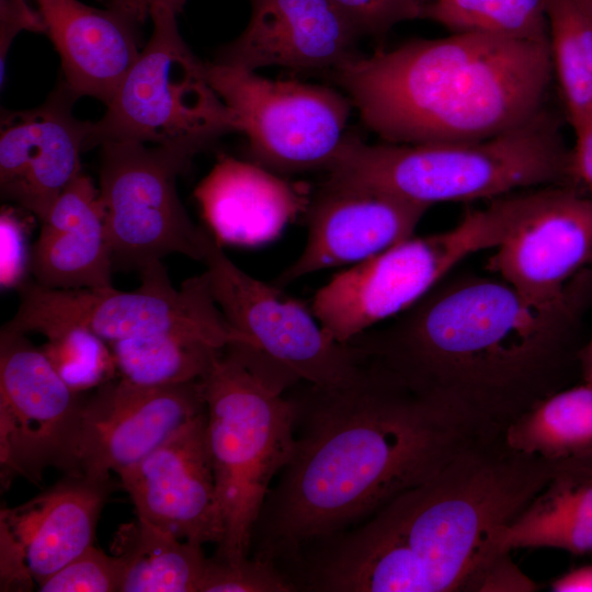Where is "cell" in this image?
Returning <instances> with one entry per match:
<instances>
[{"mask_svg":"<svg viewBox=\"0 0 592 592\" xmlns=\"http://www.w3.org/2000/svg\"><path fill=\"white\" fill-rule=\"evenodd\" d=\"M503 440L524 454L592 464V383L538 400L505 426Z\"/></svg>","mask_w":592,"mask_h":592,"instance_id":"d4e9b609","label":"cell"},{"mask_svg":"<svg viewBox=\"0 0 592 592\" xmlns=\"http://www.w3.org/2000/svg\"><path fill=\"white\" fill-rule=\"evenodd\" d=\"M41 348L59 376L83 392L112 380L117 372L110 344L82 327H69L46 337Z\"/></svg>","mask_w":592,"mask_h":592,"instance_id":"f546056e","label":"cell"},{"mask_svg":"<svg viewBox=\"0 0 592 592\" xmlns=\"http://www.w3.org/2000/svg\"><path fill=\"white\" fill-rule=\"evenodd\" d=\"M117 547L125 562L122 592H198L208 559L202 545L137 519L119 533Z\"/></svg>","mask_w":592,"mask_h":592,"instance_id":"484cf974","label":"cell"},{"mask_svg":"<svg viewBox=\"0 0 592 592\" xmlns=\"http://www.w3.org/2000/svg\"><path fill=\"white\" fill-rule=\"evenodd\" d=\"M574 135L576 145L572 149L576 177L592 198V125L574 132Z\"/></svg>","mask_w":592,"mask_h":592,"instance_id":"74e56055","label":"cell"},{"mask_svg":"<svg viewBox=\"0 0 592 592\" xmlns=\"http://www.w3.org/2000/svg\"><path fill=\"white\" fill-rule=\"evenodd\" d=\"M41 224L29 264L37 284L55 289L113 287L105 212L90 177L78 174Z\"/></svg>","mask_w":592,"mask_h":592,"instance_id":"603a6c76","label":"cell"},{"mask_svg":"<svg viewBox=\"0 0 592 592\" xmlns=\"http://www.w3.org/2000/svg\"><path fill=\"white\" fill-rule=\"evenodd\" d=\"M566 117L549 105L528 123L460 143L367 144L349 134L328 179L355 183L430 207L547 185H574Z\"/></svg>","mask_w":592,"mask_h":592,"instance_id":"5b68a950","label":"cell"},{"mask_svg":"<svg viewBox=\"0 0 592 592\" xmlns=\"http://www.w3.org/2000/svg\"><path fill=\"white\" fill-rule=\"evenodd\" d=\"M383 141H475L520 127L550 104L549 39L481 33L417 38L332 71Z\"/></svg>","mask_w":592,"mask_h":592,"instance_id":"3957f363","label":"cell"},{"mask_svg":"<svg viewBox=\"0 0 592 592\" xmlns=\"http://www.w3.org/2000/svg\"><path fill=\"white\" fill-rule=\"evenodd\" d=\"M489 269L530 301L566 305L568 280L592 258V198L574 185L530 189L527 207Z\"/></svg>","mask_w":592,"mask_h":592,"instance_id":"9a60e30c","label":"cell"},{"mask_svg":"<svg viewBox=\"0 0 592 592\" xmlns=\"http://www.w3.org/2000/svg\"><path fill=\"white\" fill-rule=\"evenodd\" d=\"M177 12L157 7L152 33L86 148L106 141L151 143L193 157L218 137L238 132L234 113L209 86L202 62L180 35Z\"/></svg>","mask_w":592,"mask_h":592,"instance_id":"9c48e42d","label":"cell"},{"mask_svg":"<svg viewBox=\"0 0 592 592\" xmlns=\"http://www.w3.org/2000/svg\"><path fill=\"white\" fill-rule=\"evenodd\" d=\"M562 306H540L503 280L448 287L388 329L351 339L365 360L411 386L505 426L549 388Z\"/></svg>","mask_w":592,"mask_h":592,"instance_id":"277c9868","label":"cell"},{"mask_svg":"<svg viewBox=\"0 0 592 592\" xmlns=\"http://www.w3.org/2000/svg\"><path fill=\"white\" fill-rule=\"evenodd\" d=\"M1 266L0 282L3 288L19 287L29 271L31 248L27 247L23 223L10 208L0 216Z\"/></svg>","mask_w":592,"mask_h":592,"instance_id":"836d02e7","label":"cell"},{"mask_svg":"<svg viewBox=\"0 0 592 592\" xmlns=\"http://www.w3.org/2000/svg\"><path fill=\"white\" fill-rule=\"evenodd\" d=\"M520 548L592 553V464L562 467L502 528L498 553Z\"/></svg>","mask_w":592,"mask_h":592,"instance_id":"cb8c5ba5","label":"cell"},{"mask_svg":"<svg viewBox=\"0 0 592 592\" xmlns=\"http://www.w3.org/2000/svg\"><path fill=\"white\" fill-rule=\"evenodd\" d=\"M119 376L144 386H169L201 380L224 352L190 333L159 332L110 344Z\"/></svg>","mask_w":592,"mask_h":592,"instance_id":"4316f807","label":"cell"},{"mask_svg":"<svg viewBox=\"0 0 592 592\" xmlns=\"http://www.w3.org/2000/svg\"><path fill=\"white\" fill-rule=\"evenodd\" d=\"M206 412L201 380L144 386L119 376L86 399L73 475L109 481Z\"/></svg>","mask_w":592,"mask_h":592,"instance_id":"5bb4252c","label":"cell"},{"mask_svg":"<svg viewBox=\"0 0 592 592\" xmlns=\"http://www.w3.org/2000/svg\"><path fill=\"white\" fill-rule=\"evenodd\" d=\"M428 206L361 184L326 179L307 208L308 237L277 287L330 267L361 263L410 238Z\"/></svg>","mask_w":592,"mask_h":592,"instance_id":"ac0fdd59","label":"cell"},{"mask_svg":"<svg viewBox=\"0 0 592 592\" xmlns=\"http://www.w3.org/2000/svg\"><path fill=\"white\" fill-rule=\"evenodd\" d=\"M243 32L215 62L251 71H333L357 56L360 34L329 0H250Z\"/></svg>","mask_w":592,"mask_h":592,"instance_id":"ffe728a7","label":"cell"},{"mask_svg":"<svg viewBox=\"0 0 592 592\" xmlns=\"http://www.w3.org/2000/svg\"><path fill=\"white\" fill-rule=\"evenodd\" d=\"M421 1H422V3H423V0H421Z\"/></svg>","mask_w":592,"mask_h":592,"instance_id":"7bdbcfd3","label":"cell"},{"mask_svg":"<svg viewBox=\"0 0 592 592\" xmlns=\"http://www.w3.org/2000/svg\"><path fill=\"white\" fill-rule=\"evenodd\" d=\"M206 435L224 520L214 556L249 557L252 532L273 481L296 445L294 409L228 350L202 378Z\"/></svg>","mask_w":592,"mask_h":592,"instance_id":"8992f818","label":"cell"},{"mask_svg":"<svg viewBox=\"0 0 592 592\" xmlns=\"http://www.w3.org/2000/svg\"><path fill=\"white\" fill-rule=\"evenodd\" d=\"M527 203V191L513 192L467 213L448 230L411 236L335 274L315 294L310 307L326 331L346 343L418 304L470 254L498 247Z\"/></svg>","mask_w":592,"mask_h":592,"instance_id":"52a82bcc","label":"cell"},{"mask_svg":"<svg viewBox=\"0 0 592 592\" xmlns=\"http://www.w3.org/2000/svg\"><path fill=\"white\" fill-rule=\"evenodd\" d=\"M209 86L234 113L254 162L276 173L329 171L349 136L351 101L334 89L205 62Z\"/></svg>","mask_w":592,"mask_h":592,"instance_id":"8fae6325","label":"cell"},{"mask_svg":"<svg viewBox=\"0 0 592 592\" xmlns=\"http://www.w3.org/2000/svg\"><path fill=\"white\" fill-rule=\"evenodd\" d=\"M207 228L221 243L271 241L310 203L305 184L255 162L221 156L195 190Z\"/></svg>","mask_w":592,"mask_h":592,"instance_id":"7402d4cb","label":"cell"},{"mask_svg":"<svg viewBox=\"0 0 592 592\" xmlns=\"http://www.w3.org/2000/svg\"><path fill=\"white\" fill-rule=\"evenodd\" d=\"M21 31L37 33L36 20L25 0H1L0 2V59L3 61L12 39Z\"/></svg>","mask_w":592,"mask_h":592,"instance_id":"d590c367","label":"cell"},{"mask_svg":"<svg viewBox=\"0 0 592 592\" xmlns=\"http://www.w3.org/2000/svg\"><path fill=\"white\" fill-rule=\"evenodd\" d=\"M86 399L26 334L0 331V478L42 480L49 467L73 475Z\"/></svg>","mask_w":592,"mask_h":592,"instance_id":"4fadbf2b","label":"cell"},{"mask_svg":"<svg viewBox=\"0 0 592 592\" xmlns=\"http://www.w3.org/2000/svg\"><path fill=\"white\" fill-rule=\"evenodd\" d=\"M357 33L383 36L395 25L421 19V0H329Z\"/></svg>","mask_w":592,"mask_h":592,"instance_id":"d6a6232c","label":"cell"},{"mask_svg":"<svg viewBox=\"0 0 592 592\" xmlns=\"http://www.w3.org/2000/svg\"><path fill=\"white\" fill-rule=\"evenodd\" d=\"M137 519L180 539L218 546L224 520L206 435V412L118 474Z\"/></svg>","mask_w":592,"mask_h":592,"instance_id":"e0dca14e","label":"cell"},{"mask_svg":"<svg viewBox=\"0 0 592 592\" xmlns=\"http://www.w3.org/2000/svg\"><path fill=\"white\" fill-rule=\"evenodd\" d=\"M592 23V0H573Z\"/></svg>","mask_w":592,"mask_h":592,"instance_id":"60d3db41","label":"cell"},{"mask_svg":"<svg viewBox=\"0 0 592 592\" xmlns=\"http://www.w3.org/2000/svg\"><path fill=\"white\" fill-rule=\"evenodd\" d=\"M581 363L584 375V382L592 383V338L590 343L581 353Z\"/></svg>","mask_w":592,"mask_h":592,"instance_id":"ab89813d","label":"cell"},{"mask_svg":"<svg viewBox=\"0 0 592 592\" xmlns=\"http://www.w3.org/2000/svg\"><path fill=\"white\" fill-rule=\"evenodd\" d=\"M570 463L490 437L364 522L306 542L282 571L295 592L477 591L502 528Z\"/></svg>","mask_w":592,"mask_h":592,"instance_id":"7a4b0ae2","label":"cell"},{"mask_svg":"<svg viewBox=\"0 0 592 592\" xmlns=\"http://www.w3.org/2000/svg\"><path fill=\"white\" fill-rule=\"evenodd\" d=\"M109 481L81 475L0 511V591H31L93 545Z\"/></svg>","mask_w":592,"mask_h":592,"instance_id":"2e32d148","label":"cell"},{"mask_svg":"<svg viewBox=\"0 0 592 592\" xmlns=\"http://www.w3.org/2000/svg\"><path fill=\"white\" fill-rule=\"evenodd\" d=\"M554 79L573 132L592 125V23L573 0H548Z\"/></svg>","mask_w":592,"mask_h":592,"instance_id":"83f0119b","label":"cell"},{"mask_svg":"<svg viewBox=\"0 0 592 592\" xmlns=\"http://www.w3.org/2000/svg\"><path fill=\"white\" fill-rule=\"evenodd\" d=\"M202 262L218 307L243 337L226 350L270 387L284 394L300 382L343 386L365 374L355 348L333 339L311 307L238 267L208 228Z\"/></svg>","mask_w":592,"mask_h":592,"instance_id":"ba28073f","label":"cell"},{"mask_svg":"<svg viewBox=\"0 0 592 592\" xmlns=\"http://www.w3.org/2000/svg\"><path fill=\"white\" fill-rule=\"evenodd\" d=\"M77 98L64 84L41 106L2 112L0 126L1 196L42 223L67 185L82 172L91 122L73 117Z\"/></svg>","mask_w":592,"mask_h":592,"instance_id":"d6986e66","label":"cell"},{"mask_svg":"<svg viewBox=\"0 0 592 592\" xmlns=\"http://www.w3.org/2000/svg\"><path fill=\"white\" fill-rule=\"evenodd\" d=\"M192 158L137 141L101 145L99 191L114 269L140 273L171 253L203 261L207 227L192 221L177 191Z\"/></svg>","mask_w":592,"mask_h":592,"instance_id":"7c38bea8","label":"cell"},{"mask_svg":"<svg viewBox=\"0 0 592 592\" xmlns=\"http://www.w3.org/2000/svg\"><path fill=\"white\" fill-rule=\"evenodd\" d=\"M134 24L144 23L157 7H167L179 13L187 0H98Z\"/></svg>","mask_w":592,"mask_h":592,"instance_id":"8d00e7d4","label":"cell"},{"mask_svg":"<svg viewBox=\"0 0 592 592\" xmlns=\"http://www.w3.org/2000/svg\"><path fill=\"white\" fill-rule=\"evenodd\" d=\"M285 395L295 451L269 490L249 554L276 567L306 542L364 522L503 433L453 399L373 364L352 384L300 382Z\"/></svg>","mask_w":592,"mask_h":592,"instance_id":"6da1fadb","label":"cell"},{"mask_svg":"<svg viewBox=\"0 0 592 592\" xmlns=\"http://www.w3.org/2000/svg\"><path fill=\"white\" fill-rule=\"evenodd\" d=\"M124 559L91 545L38 585L42 592H122Z\"/></svg>","mask_w":592,"mask_h":592,"instance_id":"4dcf8cb0","label":"cell"},{"mask_svg":"<svg viewBox=\"0 0 592 592\" xmlns=\"http://www.w3.org/2000/svg\"><path fill=\"white\" fill-rule=\"evenodd\" d=\"M37 33L49 37L61 60L64 84L78 99L105 104L138 58L136 24L78 0H25Z\"/></svg>","mask_w":592,"mask_h":592,"instance_id":"44dd1931","label":"cell"},{"mask_svg":"<svg viewBox=\"0 0 592 592\" xmlns=\"http://www.w3.org/2000/svg\"><path fill=\"white\" fill-rule=\"evenodd\" d=\"M555 592H592V565L578 567L555 579Z\"/></svg>","mask_w":592,"mask_h":592,"instance_id":"f35d334b","label":"cell"},{"mask_svg":"<svg viewBox=\"0 0 592 592\" xmlns=\"http://www.w3.org/2000/svg\"><path fill=\"white\" fill-rule=\"evenodd\" d=\"M198 592H295L272 562L248 557L232 563L216 556L207 559Z\"/></svg>","mask_w":592,"mask_h":592,"instance_id":"1f68e13d","label":"cell"},{"mask_svg":"<svg viewBox=\"0 0 592 592\" xmlns=\"http://www.w3.org/2000/svg\"><path fill=\"white\" fill-rule=\"evenodd\" d=\"M548 0H425L421 19L451 33L524 41L549 39Z\"/></svg>","mask_w":592,"mask_h":592,"instance_id":"f1b7e54d","label":"cell"},{"mask_svg":"<svg viewBox=\"0 0 592 592\" xmlns=\"http://www.w3.org/2000/svg\"><path fill=\"white\" fill-rule=\"evenodd\" d=\"M134 292L109 288L55 289L33 281L19 287L20 303L3 329L45 337L69 327H82L109 344L159 332L202 337L221 349L243 342L218 307L205 271L173 287L162 261L140 272Z\"/></svg>","mask_w":592,"mask_h":592,"instance_id":"30bf717a","label":"cell"},{"mask_svg":"<svg viewBox=\"0 0 592 592\" xmlns=\"http://www.w3.org/2000/svg\"><path fill=\"white\" fill-rule=\"evenodd\" d=\"M425 2V0H423V3Z\"/></svg>","mask_w":592,"mask_h":592,"instance_id":"b9f144b4","label":"cell"},{"mask_svg":"<svg viewBox=\"0 0 592 592\" xmlns=\"http://www.w3.org/2000/svg\"><path fill=\"white\" fill-rule=\"evenodd\" d=\"M537 585L512 562L509 554L499 555L483 573L477 591H534Z\"/></svg>","mask_w":592,"mask_h":592,"instance_id":"e575fe53","label":"cell"}]
</instances>
